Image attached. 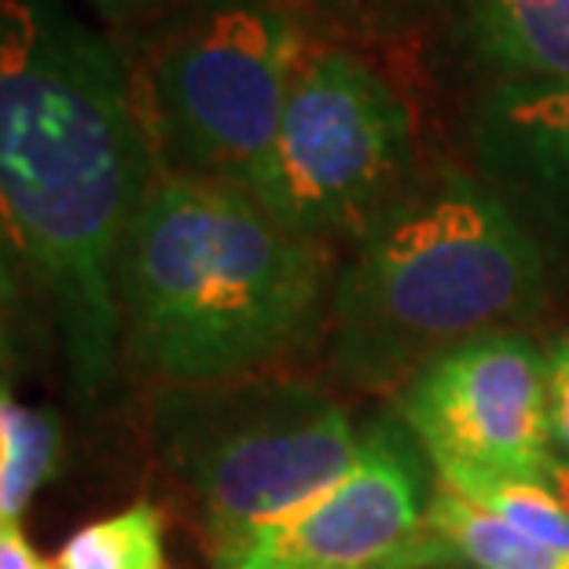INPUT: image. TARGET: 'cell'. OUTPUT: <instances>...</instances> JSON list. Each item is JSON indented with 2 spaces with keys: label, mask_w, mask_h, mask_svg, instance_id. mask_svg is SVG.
Instances as JSON below:
<instances>
[{
  "label": "cell",
  "mask_w": 569,
  "mask_h": 569,
  "mask_svg": "<svg viewBox=\"0 0 569 569\" xmlns=\"http://www.w3.org/2000/svg\"><path fill=\"white\" fill-rule=\"evenodd\" d=\"M467 30L496 81H569V0H467Z\"/></svg>",
  "instance_id": "10"
},
{
  "label": "cell",
  "mask_w": 569,
  "mask_h": 569,
  "mask_svg": "<svg viewBox=\"0 0 569 569\" xmlns=\"http://www.w3.org/2000/svg\"><path fill=\"white\" fill-rule=\"evenodd\" d=\"M555 496H559V503L569 511V463L566 459H555L551 470H548V481H543Z\"/></svg>",
  "instance_id": "19"
},
{
  "label": "cell",
  "mask_w": 569,
  "mask_h": 569,
  "mask_svg": "<svg viewBox=\"0 0 569 569\" xmlns=\"http://www.w3.org/2000/svg\"><path fill=\"white\" fill-rule=\"evenodd\" d=\"M548 261L503 196L441 173L360 239L335 287V360L353 382H408L427 360L540 309Z\"/></svg>",
  "instance_id": "3"
},
{
  "label": "cell",
  "mask_w": 569,
  "mask_h": 569,
  "mask_svg": "<svg viewBox=\"0 0 569 569\" xmlns=\"http://www.w3.org/2000/svg\"><path fill=\"white\" fill-rule=\"evenodd\" d=\"M56 569H166V518L154 503L78 529L56 555Z\"/></svg>",
  "instance_id": "14"
},
{
  "label": "cell",
  "mask_w": 569,
  "mask_h": 569,
  "mask_svg": "<svg viewBox=\"0 0 569 569\" xmlns=\"http://www.w3.org/2000/svg\"><path fill=\"white\" fill-rule=\"evenodd\" d=\"M470 148L489 180L569 228V81H492Z\"/></svg>",
  "instance_id": "9"
},
{
  "label": "cell",
  "mask_w": 569,
  "mask_h": 569,
  "mask_svg": "<svg viewBox=\"0 0 569 569\" xmlns=\"http://www.w3.org/2000/svg\"><path fill=\"white\" fill-rule=\"evenodd\" d=\"M59 456L63 433L52 411L0 390V522H19L33 496L52 481Z\"/></svg>",
  "instance_id": "12"
},
{
  "label": "cell",
  "mask_w": 569,
  "mask_h": 569,
  "mask_svg": "<svg viewBox=\"0 0 569 569\" xmlns=\"http://www.w3.org/2000/svg\"><path fill=\"white\" fill-rule=\"evenodd\" d=\"M0 569H56V562L30 548L19 522H0Z\"/></svg>",
  "instance_id": "16"
},
{
  "label": "cell",
  "mask_w": 569,
  "mask_h": 569,
  "mask_svg": "<svg viewBox=\"0 0 569 569\" xmlns=\"http://www.w3.org/2000/svg\"><path fill=\"white\" fill-rule=\"evenodd\" d=\"M416 126L405 96L346 48H320L290 84L250 196L290 232L365 239L408 196Z\"/></svg>",
  "instance_id": "6"
},
{
  "label": "cell",
  "mask_w": 569,
  "mask_h": 569,
  "mask_svg": "<svg viewBox=\"0 0 569 569\" xmlns=\"http://www.w3.org/2000/svg\"><path fill=\"white\" fill-rule=\"evenodd\" d=\"M159 441L196 492L210 543H221L335 489L368 438L342 405L306 382L232 379L169 393Z\"/></svg>",
  "instance_id": "5"
},
{
  "label": "cell",
  "mask_w": 569,
  "mask_h": 569,
  "mask_svg": "<svg viewBox=\"0 0 569 569\" xmlns=\"http://www.w3.org/2000/svg\"><path fill=\"white\" fill-rule=\"evenodd\" d=\"M309 48L280 0H184L148 44L137 100L162 169L250 191Z\"/></svg>",
  "instance_id": "4"
},
{
  "label": "cell",
  "mask_w": 569,
  "mask_h": 569,
  "mask_svg": "<svg viewBox=\"0 0 569 569\" xmlns=\"http://www.w3.org/2000/svg\"><path fill=\"white\" fill-rule=\"evenodd\" d=\"M445 489H452L467 500L489 507L492 515H500L507 526L526 532L529 540H537L540 548L559 555L569 562V511L559 503L548 486L522 478H500V475H481V470L459 467V463H433Z\"/></svg>",
  "instance_id": "13"
},
{
  "label": "cell",
  "mask_w": 569,
  "mask_h": 569,
  "mask_svg": "<svg viewBox=\"0 0 569 569\" xmlns=\"http://www.w3.org/2000/svg\"><path fill=\"white\" fill-rule=\"evenodd\" d=\"M548 422L555 459L569 463V338L548 349Z\"/></svg>",
  "instance_id": "15"
},
{
  "label": "cell",
  "mask_w": 569,
  "mask_h": 569,
  "mask_svg": "<svg viewBox=\"0 0 569 569\" xmlns=\"http://www.w3.org/2000/svg\"><path fill=\"white\" fill-rule=\"evenodd\" d=\"M177 4H184V0H92V8L111 22H140L173 11Z\"/></svg>",
  "instance_id": "17"
},
{
  "label": "cell",
  "mask_w": 569,
  "mask_h": 569,
  "mask_svg": "<svg viewBox=\"0 0 569 569\" xmlns=\"http://www.w3.org/2000/svg\"><path fill=\"white\" fill-rule=\"evenodd\" d=\"M323 283L320 243L250 191L159 169L118 261L122 335L177 390L247 379L312 331Z\"/></svg>",
  "instance_id": "2"
},
{
  "label": "cell",
  "mask_w": 569,
  "mask_h": 569,
  "mask_svg": "<svg viewBox=\"0 0 569 569\" xmlns=\"http://www.w3.org/2000/svg\"><path fill=\"white\" fill-rule=\"evenodd\" d=\"M0 331H4V306H0Z\"/></svg>",
  "instance_id": "20"
},
{
  "label": "cell",
  "mask_w": 569,
  "mask_h": 569,
  "mask_svg": "<svg viewBox=\"0 0 569 569\" xmlns=\"http://www.w3.org/2000/svg\"><path fill=\"white\" fill-rule=\"evenodd\" d=\"M11 298H16V250L0 232V306H8Z\"/></svg>",
  "instance_id": "18"
},
{
  "label": "cell",
  "mask_w": 569,
  "mask_h": 569,
  "mask_svg": "<svg viewBox=\"0 0 569 569\" xmlns=\"http://www.w3.org/2000/svg\"><path fill=\"white\" fill-rule=\"evenodd\" d=\"M427 529L475 569H569V562L507 526L489 507L445 486L427 503Z\"/></svg>",
  "instance_id": "11"
},
{
  "label": "cell",
  "mask_w": 569,
  "mask_h": 569,
  "mask_svg": "<svg viewBox=\"0 0 569 569\" xmlns=\"http://www.w3.org/2000/svg\"><path fill=\"white\" fill-rule=\"evenodd\" d=\"M427 526L419 470L390 438L365 441L357 467L312 503L213 543L217 569H382Z\"/></svg>",
  "instance_id": "8"
},
{
  "label": "cell",
  "mask_w": 569,
  "mask_h": 569,
  "mask_svg": "<svg viewBox=\"0 0 569 569\" xmlns=\"http://www.w3.org/2000/svg\"><path fill=\"white\" fill-rule=\"evenodd\" d=\"M159 173L122 52L63 0H0V232L52 301L70 379L118 357V261Z\"/></svg>",
  "instance_id": "1"
},
{
  "label": "cell",
  "mask_w": 569,
  "mask_h": 569,
  "mask_svg": "<svg viewBox=\"0 0 569 569\" xmlns=\"http://www.w3.org/2000/svg\"><path fill=\"white\" fill-rule=\"evenodd\" d=\"M401 416L433 463L548 481V353L492 331L427 360L401 390Z\"/></svg>",
  "instance_id": "7"
}]
</instances>
